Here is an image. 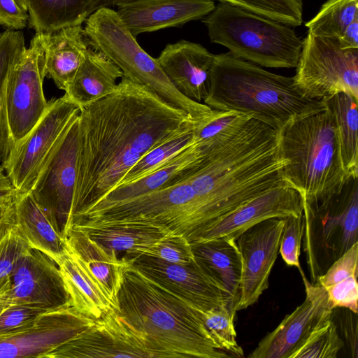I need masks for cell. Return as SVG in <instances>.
<instances>
[{
    "label": "cell",
    "mask_w": 358,
    "mask_h": 358,
    "mask_svg": "<svg viewBox=\"0 0 358 358\" xmlns=\"http://www.w3.org/2000/svg\"><path fill=\"white\" fill-rule=\"evenodd\" d=\"M200 122L124 76L111 94L81 108L71 225L145 155Z\"/></svg>",
    "instance_id": "obj_1"
},
{
    "label": "cell",
    "mask_w": 358,
    "mask_h": 358,
    "mask_svg": "<svg viewBox=\"0 0 358 358\" xmlns=\"http://www.w3.org/2000/svg\"><path fill=\"white\" fill-rule=\"evenodd\" d=\"M203 151V161L184 180L196 197L189 225L192 237L285 182L281 171L286 161L280 152L278 130L253 117Z\"/></svg>",
    "instance_id": "obj_2"
},
{
    "label": "cell",
    "mask_w": 358,
    "mask_h": 358,
    "mask_svg": "<svg viewBox=\"0 0 358 358\" xmlns=\"http://www.w3.org/2000/svg\"><path fill=\"white\" fill-rule=\"evenodd\" d=\"M117 301L116 310L145 334L161 358L232 357L215 343L196 308L127 260Z\"/></svg>",
    "instance_id": "obj_3"
},
{
    "label": "cell",
    "mask_w": 358,
    "mask_h": 358,
    "mask_svg": "<svg viewBox=\"0 0 358 358\" xmlns=\"http://www.w3.org/2000/svg\"><path fill=\"white\" fill-rule=\"evenodd\" d=\"M203 103L260 120L278 130L287 122L324 108L303 96L293 77L278 75L229 52L215 55Z\"/></svg>",
    "instance_id": "obj_4"
},
{
    "label": "cell",
    "mask_w": 358,
    "mask_h": 358,
    "mask_svg": "<svg viewBox=\"0 0 358 358\" xmlns=\"http://www.w3.org/2000/svg\"><path fill=\"white\" fill-rule=\"evenodd\" d=\"M278 133L280 152L286 161L282 180L300 194L303 206H319L341 191L348 178L336 125L325 107L287 122Z\"/></svg>",
    "instance_id": "obj_5"
},
{
    "label": "cell",
    "mask_w": 358,
    "mask_h": 358,
    "mask_svg": "<svg viewBox=\"0 0 358 358\" xmlns=\"http://www.w3.org/2000/svg\"><path fill=\"white\" fill-rule=\"evenodd\" d=\"M210 40L234 56L269 68H295L303 40L292 27L220 3L202 19Z\"/></svg>",
    "instance_id": "obj_6"
},
{
    "label": "cell",
    "mask_w": 358,
    "mask_h": 358,
    "mask_svg": "<svg viewBox=\"0 0 358 358\" xmlns=\"http://www.w3.org/2000/svg\"><path fill=\"white\" fill-rule=\"evenodd\" d=\"M90 45L113 62L131 81L145 85L167 103L202 121L213 109L182 95L164 73L156 58L147 53L124 25L116 10L102 8L85 21Z\"/></svg>",
    "instance_id": "obj_7"
},
{
    "label": "cell",
    "mask_w": 358,
    "mask_h": 358,
    "mask_svg": "<svg viewBox=\"0 0 358 358\" xmlns=\"http://www.w3.org/2000/svg\"><path fill=\"white\" fill-rule=\"evenodd\" d=\"M357 178H348L341 191L324 203L303 206V250L312 284L358 243Z\"/></svg>",
    "instance_id": "obj_8"
},
{
    "label": "cell",
    "mask_w": 358,
    "mask_h": 358,
    "mask_svg": "<svg viewBox=\"0 0 358 358\" xmlns=\"http://www.w3.org/2000/svg\"><path fill=\"white\" fill-rule=\"evenodd\" d=\"M295 68L294 85L306 97L322 100L343 92L358 101V48L308 32Z\"/></svg>",
    "instance_id": "obj_9"
},
{
    "label": "cell",
    "mask_w": 358,
    "mask_h": 358,
    "mask_svg": "<svg viewBox=\"0 0 358 358\" xmlns=\"http://www.w3.org/2000/svg\"><path fill=\"white\" fill-rule=\"evenodd\" d=\"M195 201L192 187L184 181L86 213L77 218L72 225L152 224L166 227L172 234H178L186 226Z\"/></svg>",
    "instance_id": "obj_10"
},
{
    "label": "cell",
    "mask_w": 358,
    "mask_h": 358,
    "mask_svg": "<svg viewBox=\"0 0 358 358\" xmlns=\"http://www.w3.org/2000/svg\"><path fill=\"white\" fill-rule=\"evenodd\" d=\"M78 115L67 125L44 161L29 192L64 238L71 227L76 174Z\"/></svg>",
    "instance_id": "obj_11"
},
{
    "label": "cell",
    "mask_w": 358,
    "mask_h": 358,
    "mask_svg": "<svg viewBox=\"0 0 358 358\" xmlns=\"http://www.w3.org/2000/svg\"><path fill=\"white\" fill-rule=\"evenodd\" d=\"M45 76L44 49L40 34L36 33L7 77L6 112L13 145L29 132L47 108L43 89Z\"/></svg>",
    "instance_id": "obj_12"
},
{
    "label": "cell",
    "mask_w": 358,
    "mask_h": 358,
    "mask_svg": "<svg viewBox=\"0 0 358 358\" xmlns=\"http://www.w3.org/2000/svg\"><path fill=\"white\" fill-rule=\"evenodd\" d=\"M80 110L65 94L52 99L38 122L13 145L2 164L18 193L30 191L48 154Z\"/></svg>",
    "instance_id": "obj_13"
},
{
    "label": "cell",
    "mask_w": 358,
    "mask_h": 358,
    "mask_svg": "<svg viewBox=\"0 0 358 358\" xmlns=\"http://www.w3.org/2000/svg\"><path fill=\"white\" fill-rule=\"evenodd\" d=\"M46 358H161L145 334L113 309Z\"/></svg>",
    "instance_id": "obj_14"
},
{
    "label": "cell",
    "mask_w": 358,
    "mask_h": 358,
    "mask_svg": "<svg viewBox=\"0 0 358 358\" xmlns=\"http://www.w3.org/2000/svg\"><path fill=\"white\" fill-rule=\"evenodd\" d=\"M126 259L143 275L199 311H206L223 304L229 307L224 287L196 259L185 265L171 264L145 255Z\"/></svg>",
    "instance_id": "obj_15"
},
{
    "label": "cell",
    "mask_w": 358,
    "mask_h": 358,
    "mask_svg": "<svg viewBox=\"0 0 358 358\" xmlns=\"http://www.w3.org/2000/svg\"><path fill=\"white\" fill-rule=\"evenodd\" d=\"M284 218H271L257 223L236 239L242 273L236 311L252 306L266 290L269 276L279 253Z\"/></svg>",
    "instance_id": "obj_16"
},
{
    "label": "cell",
    "mask_w": 358,
    "mask_h": 358,
    "mask_svg": "<svg viewBox=\"0 0 358 358\" xmlns=\"http://www.w3.org/2000/svg\"><path fill=\"white\" fill-rule=\"evenodd\" d=\"M300 273L306 289L304 301L260 341L248 358H292L310 333L332 317L334 308L325 288L312 284Z\"/></svg>",
    "instance_id": "obj_17"
},
{
    "label": "cell",
    "mask_w": 358,
    "mask_h": 358,
    "mask_svg": "<svg viewBox=\"0 0 358 358\" xmlns=\"http://www.w3.org/2000/svg\"><path fill=\"white\" fill-rule=\"evenodd\" d=\"M95 320L72 305L48 310L29 328L0 338V358H45L56 348L77 336Z\"/></svg>",
    "instance_id": "obj_18"
},
{
    "label": "cell",
    "mask_w": 358,
    "mask_h": 358,
    "mask_svg": "<svg viewBox=\"0 0 358 358\" xmlns=\"http://www.w3.org/2000/svg\"><path fill=\"white\" fill-rule=\"evenodd\" d=\"M6 296L10 305L24 304L46 310L72 305L58 264L32 248L15 266Z\"/></svg>",
    "instance_id": "obj_19"
},
{
    "label": "cell",
    "mask_w": 358,
    "mask_h": 358,
    "mask_svg": "<svg viewBox=\"0 0 358 358\" xmlns=\"http://www.w3.org/2000/svg\"><path fill=\"white\" fill-rule=\"evenodd\" d=\"M303 210L300 194L284 182L242 205L197 234L191 242L220 237L236 241L242 233L260 222L298 215Z\"/></svg>",
    "instance_id": "obj_20"
},
{
    "label": "cell",
    "mask_w": 358,
    "mask_h": 358,
    "mask_svg": "<svg viewBox=\"0 0 358 358\" xmlns=\"http://www.w3.org/2000/svg\"><path fill=\"white\" fill-rule=\"evenodd\" d=\"M215 7L212 0H137L117 6V13L131 34L180 27L203 19Z\"/></svg>",
    "instance_id": "obj_21"
},
{
    "label": "cell",
    "mask_w": 358,
    "mask_h": 358,
    "mask_svg": "<svg viewBox=\"0 0 358 358\" xmlns=\"http://www.w3.org/2000/svg\"><path fill=\"white\" fill-rule=\"evenodd\" d=\"M214 57L201 45L180 40L167 44L156 59L182 95L201 103L208 94Z\"/></svg>",
    "instance_id": "obj_22"
},
{
    "label": "cell",
    "mask_w": 358,
    "mask_h": 358,
    "mask_svg": "<svg viewBox=\"0 0 358 358\" xmlns=\"http://www.w3.org/2000/svg\"><path fill=\"white\" fill-rule=\"evenodd\" d=\"M204 157L205 153L201 146L195 141L192 145L145 176L115 187L73 222L86 213L100 210L154 190L183 182L200 165Z\"/></svg>",
    "instance_id": "obj_23"
},
{
    "label": "cell",
    "mask_w": 358,
    "mask_h": 358,
    "mask_svg": "<svg viewBox=\"0 0 358 358\" xmlns=\"http://www.w3.org/2000/svg\"><path fill=\"white\" fill-rule=\"evenodd\" d=\"M39 34L45 53V75L65 91L91 47L84 27L79 24Z\"/></svg>",
    "instance_id": "obj_24"
},
{
    "label": "cell",
    "mask_w": 358,
    "mask_h": 358,
    "mask_svg": "<svg viewBox=\"0 0 358 358\" xmlns=\"http://www.w3.org/2000/svg\"><path fill=\"white\" fill-rule=\"evenodd\" d=\"M190 243L197 262L226 289L229 308L236 314L242 273L241 256L236 241L220 237Z\"/></svg>",
    "instance_id": "obj_25"
},
{
    "label": "cell",
    "mask_w": 358,
    "mask_h": 358,
    "mask_svg": "<svg viewBox=\"0 0 358 358\" xmlns=\"http://www.w3.org/2000/svg\"><path fill=\"white\" fill-rule=\"evenodd\" d=\"M57 264L72 306L78 312L96 320L116 309L84 262L68 245Z\"/></svg>",
    "instance_id": "obj_26"
},
{
    "label": "cell",
    "mask_w": 358,
    "mask_h": 358,
    "mask_svg": "<svg viewBox=\"0 0 358 358\" xmlns=\"http://www.w3.org/2000/svg\"><path fill=\"white\" fill-rule=\"evenodd\" d=\"M66 241L69 249L84 262L117 309V296L122 281L126 259H119L115 252L108 253L76 225L71 227Z\"/></svg>",
    "instance_id": "obj_27"
},
{
    "label": "cell",
    "mask_w": 358,
    "mask_h": 358,
    "mask_svg": "<svg viewBox=\"0 0 358 358\" xmlns=\"http://www.w3.org/2000/svg\"><path fill=\"white\" fill-rule=\"evenodd\" d=\"M122 76L118 66L90 47L65 94L81 108L111 94Z\"/></svg>",
    "instance_id": "obj_28"
},
{
    "label": "cell",
    "mask_w": 358,
    "mask_h": 358,
    "mask_svg": "<svg viewBox=\"0 0 358 358\" xmlns=\"http://www.w3.org/2000/svg\"><path fill=\"white\" fill-rule=\"evenodd\" d=\"M15 224L31 248L57 264L59 262L67 249L66 238L55 230L29 192L18 193L15 197Z\"/></svg>",
    "instance_id": "obj_29"
},
{
    "label": "cell",
    "mask_w": 358,
    "mask_h": 358,
    "mask_svg": "<svg viewBox=\"0 0 358 358\" xmlns=\"http://www.w3.org/2000/svg\"><path fill=\"white\" fill-rule=\"evenodd\" d=\"M76 225L108 253L125 252L150 245L172 232L167 228L152 224L118 223L101 226Z\"/></svg>",
    "instance_id": "obj_30"
},
{
    "label": "cell",
    "mask_w": 358,
    "mask_h": 358,
    "mask_svg": "<svg viewBox=\"0 0 358 358\" xmlns=\"http://www.w3.org/2000/svg\"><path fill=\"white\" fill-rule=\"evenodd\" d=\"M96 0H28L29 27L49 34L82 24L93 13Z\"/></svg>",
    "instance_id": "obj_31"
},
{
    "label": "cell",
    "mask_w": 358,
    "mask_h": 358,
    "mask_svg": "<svg viewBox=\"0 0 358 358\" xmlns=\"http://www.w3.org/2000/svg\"><path fill=\"white\" fill-rule=\"evenodd\" d=\"M322 100L336 125L343 169L348 178H358L357 100L343 92Z\"/></svg>",
    "instance_id": "obj_32"
},
{
    "label": "cell",
    "mask_w": 358,
    "mask_h": 358,
    "mask_svg": "<svg viewBox=\"0 0 358 358\" xmlns=\"http://www.w3.org/2000/svg\"><path fill=\"white\" fill-rule=\"evenodd\" d=\"M25 47L22 31L7 29L0 32V164L6 161L13 145L6 112L7 77L12 64Z\"/></svg>",
    "instance_id": "obj_33"
},
{
    "label": "cell",
    "mask_w": 358,
    "mask_h": 358,
    "mask_svg": "<svg viewBox=\"0 0 358 358\" xmlns=\"http://www.w3.org/2000/svg\"><path fill=\"white\" fill-rule=\"evenodd\" d=\"M357 18L358 0H327L305 26L314 35L338 38Z\"/></svg>",
    "instance_id": "obj_34"
},
{
    "label": "cell",
    "mask_w": 358,
    "mask_h": 358,
    "mask_svg": "<svg viewBox=\"0 0 358 358\" xmlns=\"http://www.w3.org/2000/svg\"><path fill=\"white\" fill-rule=\"evenodd\" d=\"M194 128L176 136L148 152L125 173L117 187L145 176L192 145L195 142Z\"/></svg>",
    "instance_id": "obj_35"
},
{
    "label": "cell",
    "mask_w": 358,
    "mask_h": 358,
    "mask_svg": "<svg viewBox=\"0 0 358 358\" xmlns=\"http://www.w3.org/2000/svg\"><path fill=\"white\" fill-rule=\"evenodd\" d=\"M290 27L303 22L302 0H217Z\"/></svg>",
    "instance_id": "obj_36"
},
{
    "label": "cell",
    "mask_w": 358,
    "mask_h": 358,
    "mask_svg": "<svg viewBox=\"0 0 358 358\" xmlns=\"http://www.w3.org/2000/svg\"><path fill=\"white\" fill-rule=\"evenodd\" d=\"M210 334L220 349L233 357H243V350L236 341L234 320L235 314L227 304L206 311H199Z\"/></svg>",
    "instance_id": "obj_37"
},
{
    "label": "cell",
    "mask_w": 358,
    "mask_h": 358,
    "mask_svg": "<svg viewBox=\"0 0 358 358\" xmlns=\"http://www.w3.org/2000/svg\"><path fill=\"white\" fill-rule=\"evenodd\" d=\"M343 346L331 317L310 333L292 358H336Z\"/></svg>",
    "instance_id": "obj_38"
},
{
    "label": "cell",
    "mask_w": 358,
    "mask_h": 358,
    "mask_svg": "<svg viewBox=\"0 0 358 358\" xmlns=\"http://www.w3.org/2000/svg\"><path fill=\"white\" fill-rule=\"evenodd\" d=\"M145 255L164 262L185 265L195 260L190 242L181 234H171L145 247L138 248L123 258Z\"/></svg>",
    "instance_id": "obj_39"
},
{
    "label": "cell",
    "mask_w": 358,
    "mask_h": 358,
    "mask_svg": "<svg viewBox=\"0 0 358 358\" xmlns=\"http://www.w3.org/2000/svg\"><path fill=\"white\" fill-rule=\"evenodd\" d=\"M30 248L15 224L0 236V286L10 280L19 260Z\"/></svg>",
    "instance_id": "obj_40"
},
{
    "label": "cell",
    "mask_w": 358,
    "mask_h": 358,
    "mask_svg": "<svg viewBox=\"0 0 358 358\" xmlns=\"http://www.w3.org/2000/svg\"><path fill=\"white\" fill-rule=\"evenodd\" d=\"M284 220L279 252L288 266H296L301 272L299 255L304 231L303 213L298 215L284 217Z\"/></svg>",
    "instance_id": "obj_41"
},
{
    "label": "cell",
    "mask_w": 358,
    "mask_h": 358,
    "mask_svg": "<svg viewBox=\"0 0 358 358\" xmlns=\"http://www.w3.org/2000/svg\"><path fill=\"white\" fill-rule=\"evenodd\" d=\"M46 311L24 304L10 305L0 315V338L29 328Z\"/></svg>",
    "instance_id": "obj_42"
},
{
    "label": "cell",
    "mask_w": 358,
    "mask_h": 358,
    "mask_svg": "<svg viewBox=\"0 0 358 358\" xmlns=\"http://www.w3.org/2000/svg\"><path fill=\"white\" fill-rule=\"evenodd\" d=\"M351 275H358V243L354 244L322 275L318 276L315 283L325 288Z\"/></svg>",
    "instance_id": "obj_43"
},
{
    "label": "cell",
    "mask_w": 358,
    "mask_h": 358,
    "mask_svg": "<svg viewBox=\"0 0 358 358\" xmlns=\"http://www.w3.org/2000/svg\"><path fill=\"white\" fill-rule=\"evenodd\" d=\"M358 275L348 278L325 287L327 297L331 307L344 308L355 314L358 310Z\"/></svg>",
    "instance_id": "obj_44"
},
{
    "label": "cell",
    "mask_w": 358,
    "mask_h": 358,
    "mask_svg": "<svg viewBox=\"0 0 358 358\" xmlns=\"http://www.w3.org/2000/svg\"><path fill=\"white\" fill-rule=\"evenodd\" d=\"M15 197L0 200V236L15 224Z\"/></svg>",
    "instance_id": "obj_45"
},
{
    "label": "cell",
    "mask_w": 358,
    "mask_h": 358,
    "mask_svg": "<svg viewBox=\"0 0 358 358\" xmlns=\"http://www.w3.org/2000/svg\"><path fill=\"white\" fill-rule=\"evenodd\" d=\"M338 41L343 48H358V18L349 24Z\"/></svg>",
    "instance_id": "obj_46"
},
{
    "label": "cell",
    "mask_w": 358,
    "mask_h": 358,
    "mask_svg": "<svg viewBox=\"0 0 358 358\" xmlns=\"http://www.w3.org/2000/svg\"><path fill=\"white\" fill-rule=\"evenodd\" d=\"M353 314L352 311L347 315L343 322V331L346 340L348 341L352 357H357V336H353V328L357 327V322L353 324Z\"/></svg>",
    "instance_id": "obj_47"
},
{
    "label": "cell",
    "mask_w": 358,
    "mask_h": 358,
    "mask_svg": "<svg viewBox=\"0 0 358 358\" xmlns=\"http://www.w3.org/2000/svg\"><path fill=\"white\" fill-rule=\"evenodd\" d=\"M17 194L18 192L7 176L3 164H0V200L15 197Z\"/></svg>",
    "instance_id": "obj_48"
},
{
    "label": "cell",
    "mask_w": 358,
    "mask_h": 358,
    "mask_svg": "<svg viewBox=\"0 0 358 358\" xmlns=\"http://www.w3.org/2000/svg\"><path fill=\"white\" fill-rule=\"evenodd\" d=\"M135 1L137 0H96L93 8V13L102 8H112L114 6H118Z\"/></svg>",
    "instance_id": "obj_49"
},
{
    "label": "cell",
    "mask_w": 358,
    "mask_h": 358,
    "mask_svg": "<svg viewBox=\"0 0 358 358\" xmlns=\"http://www.w3.org/2000/svg\"><path fill=\"white\" fill-rule=\"evenodd\" d=\"M6 294L7 292L0 297V315L3 311L10 305L8 300Z\"/></svg>",
    "instance_id": "obj_50"
},
{
    "label": "cell",
    "mask_w": 358,
    "mask_h": 358,
    "mask_svg": "<svg viewBox=\"0 0 358 358\" xmlns=\"http://www.w3.org/2000/svg\"><path fill=\"white\" fill-rule=\"evenodd\" d=\"M17 5L24 11L27 12L28 0H14Z\"/></svg>",
    "instance_id": "obj_51"
},
{
    "label": "cell",
    "mask_w": 358,
    "mask_h": 358,
    "mask_svg": "<svg viewBox=\"0 0 358 358\" xmlns=\"http://www.w3.org/2000/svg\"><path fill=\"white\" fill-rule=\"evenodd\" d=\"M10 289V280L6 284L0 286V297L6 293Z\"/></svg>",
    "instance_id": "obj_52"
}]
</instances>
